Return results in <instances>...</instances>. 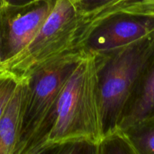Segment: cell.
Returning <instances> with one entry per match:
<instances>
[{"label":"cell","mask_w":154,"mask_h":154,"mask_svg":"<svg viewBox=\"0 0 154 154\" xmlns=\"http://www.w3.org/2000/svg\"><path fill=\"white\" fill-rule=\"evenodd\" d=\"M132 101L120 123V130L134 129L142 122L154 117V58L139 81Z\"/></svg>","instance_id":"ba28073f"},{"label":"cell","mask_w":154,"mask_h":154,"mask_svg":"<svg viewBox=\"0 0 154 154\" xmlns=\"http://www.w3.org/2000/svg\"><path fill=\"white\" fill-rule=\"evenodd\" d=\"M85 49L63 54L28 78L19 153H29L46 129L60 93Z\"/></svg>","instance_id":"277c9868"},{"label":"cell","mask_w":154,"mask_h":154,"mask_svg":"<svg viewBox=\"0 0 154 154\" xmlns=\"http://www.w3.org/2000/svg\"><path fill=\"white\" fill-rule=\"evenodd\" d=\"M134 129L137 132L131 138L137 153L154 154V117L146 119Z\"/></svg>","instance_id":"9c48e42d"},{"label":"cell","mask_w":154,"mask_h":154,"mask_svg":"<svg viewBox=\"0 0 154 154\" xmlns=\"http://www.w3.org/2000/svg\"><path fill=\"white\" fill-rule=\"evenodd\" d=\"M121 15L134 17L154 18V0H142L116 8L104 18L102 24Z\"/></svg>","instance_id":"30bf717a"},{"label":"cell","mask_w":154,"mask_h":154,"mask_svg":"<svg viewBox=\"0 0 154 154\" xmlns=\"http://www.w3.org/2000/svg\"><path fill=\"white\" fill-rule=\"evenodd\" d=\"M98 55L85 50L65 84L51 120L29 153L74 144L98 149L105 141L99 93Z\"/></svg>","instance_id":"6da1fadb"},{"label":"cell","mask_w":154,"mask_h":154,"mask_svg":"<svg viewBox=\"0 0 154 154\" xmlns=\"http://www.w3.org/2000/svg\"><path fill=\"white\" fill-rule=\"evenodd\" d=\"M28 78H21L0 117V154H18Z\"/></svg>","instance_id":"52a82bcc"},{"label":"cell","mask_w":154,"mask_h":154,"mask_svg":"<svg viewBox=\"0 0 154 154\" xmlns=\"http://www.w3.org/2000/svg\"><path fill=\"white\" fill-rule=\"evenodd\" d=\"M54 0H39L29 10L24 7L0 8V42L3 64L19 54L35 37L51 13Z\"/></svg>","instance_id":"5b68a950"},{"label":"cell","mask_w":154,"mask_h":154,"mask_svg":"<svg viewBox=\"0 0 154 154\" xmlns=\"http://www.w3.org/2000/svg\"><path fill=\"white\" fill-rule=\"evenodd\" d=\"M99 69V93L105 140L120 130L127 104L154 58V32L116 50Z\"/></svg>","instance_id":"7a4b0ae2"},{"label":"cell","mask_w":154,"mask_h":154,"mask_svg":"<svg viewBox=\"0 0 154 154\" xmlns=\"http://www.w3.org/2000/svg\"><path fill=\"white\" fill-rule=\"evenodd\" d=\"M2 7V0H0V8Z\"/></svg>","instance_id":"9a60e30c"},{"label":"cell","mask_w":154,"mask_h":154,"mask_svg":"<svg viewBox=\"0 0 154 154\" xmlns=\"http://www.w3.org/2000/svg\"><path fill=\"white\" fill-rule=\"evenodd\" d=\"M20 78L8 71L0 74V117L10 100Z\"/></svg>","instance_id":"8fae6325"},{"label":"cell","mask_w":154,"mask_h":154,"mask_svg":"<svg viewBox=\"0 0 154 154\" xmlns=\"http://www.w3.org/2000/svg\"><path fill=\"white\" fill-rule=\"evenodd\" d=\"M81 0H54L51 13L33 40L3 67L27 78L51 60L76 50L80 30Z\"/></svg>","instance_id":"3957f363"},{"label":"cell","mask_w":154,"mask_h":154,"mask_svg":"<svg viewBox=\"0 0 154 154\" xmlns=\"http://www.w3.org/2000/svg\"><path fill=\"white\" fill-rule=\"evenodd\" d=\"M37 1L39 0H2V6L11 7H24Z\"/></svg>","instance_id":"7c38bea8"},{"label":"cell","mask_w":154,"mask_h":154,"mask_svg":"<svg viewBox=\"0 0 154 154\" xmlns=\"http://www.w3.org/2000/svg\"><path fill=\"white\" fill-rule=\"evenodd\" d=\"M152 32L154 18L128 17L100 26L86 39L82 49L99 55L116 51Z\"/></svg>","instance_id":"8992f818"},{"label":"cell","mask_w":154,"mask_h":154,"mask_svg":"<svg viewBox=\"0 0 154 154\" xmlns=\"http://www.w3.org/2000/svg\"><path fill=\"white\" fill-rule=\"evenodd\" d=\"M110 1L111 0H81V3L83 8H89L101 5Z\"/></svg>","instance_id":"4fadbf2b"},{"label":"cell","mask_w":154,"mask_h":154,"mask_svg":"<svg viewBox=\"0 0 154 154\" xmlns=\"http://www.w3.org/2000/svg\"><path fill=\"white\" fill-rule=\"evenodd\" d=\"M5 72H8V71H6L5 69H4V67H3V61H2V54H1V42H0V74Z\"/></svg>","instance_id":"5bb4252c"}]
</instances>
